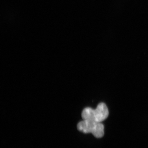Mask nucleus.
<instances>
[{
    "label": "nucleus",
    "instance_id": "1",
    "mask_svg": "<svg viewBox=\"0 0 148 148\" xmlns=\"http://www.w3.org/2000/svg\"><path fill=\"white\" fill-rule=\"evenodd\" d=\"M109 111L105 103H99L95 110L90 107L85 108L82 111V117L83 120L101 123L108 117Z\"/></svg>",
    "mask_w": 148,
    "mask_h": 148
},
{
    "label": "nucleus",
    "instance_id": "2",
    "mask_svg": "<svg viewBox=\"0 0 148 148\" xmlns=\"http://www.w3.org/2000/svg\"><path fill=\"white\" fill-rule=\"evenodd\" d=\"M78 130L84 134L92 133L97 138L102 137L104 134V125L101 123L88 120L81 121L77 125Z\"/></svg>",
    "mask_w": 148,
    "mask_h": 148
}]
</instances>
